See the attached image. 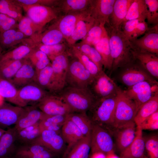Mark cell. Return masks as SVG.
Wrapping results in <instances>:
<instances>
[{
	"instance_id": "cell-1",
	"label": "cell",
	"mask_w": 158,
	"mask_h": 158,
	"mask_svg": "<svg viewBox=\"0 0 158 158\" xmlns=\"http://www.w3.org/2000/svg\"><path fill=\"white\" fill-rule=\"evenodd\" d=\"M107 31L112 59V71L133 63L135 59L131 43L121 29H115L110 26Z\"/></svg>"
},
{
	"instance_id": "cell-2",
	"label": "cell",
	"mask_w": 158,
	"mask_h": 158,
	"mask_svg": "<svg viewBox=\"0 0 158 158\" xmlns=\"http://www.w3.org/2000/svg\"><path fill=\"white\" fill-rule=\"evenodd\" d=\"M56 95L70 107L73 112L86 113L91 111L98 100L88 87L79 88L67 86Z\"/></svg>"
},
{
	"instance_id": "cell-3",
	"label": "cell",
	"mask_w": 158,
	"mask_h": 158,
	"mask_svg": "<svg viewBox=\"0 0 158 158\" xmlns=\"http://www.w3.org/2000/svg\"><path fill=\"white\" fill-rule=\"evenodd\" d=\"M137 112L134 102L122 90L116 96L113 127L118 128L134 122Z\"/></svg>"
},
{
	"instance_id": "cell-4",
	"label": "cell",
	"mask_w": 158,
	"mask_h": 158,
	"mask_svg": "<svg viewBox=\"0 0 158 158\" xmlns=\"http://www.w3.org/2000/svg\"><path fill=\"white\" fill-rule=\"evenodd\" d=\"M116 96L98 99L94 108L92 121L107 129L112 127L116 102Z\"/></svg>"
},
{
	"instance_id": "cell-5",
	"label": "cell",
	"mask_w": 158,
	"mask_h": 158,
	"mask_svg": "<svg viewBox=\"0 0 158 158\" xmlns=\"http://www.w3.org/2000/svg\"><path fill=\"white\" fill-rule=\"evenodd\" d=\"M92 123L90 143L92 153L106 155L113 153L114 145L110 132L104 127Z\"/></svg>"
},
{
	"instance_id": "cell-6",
	"label": "cell",
	"mask_w": 158,
	"mask_h": 158,
	"mask_svg": "<svg viewBox=\"0 0 158 158\" xmlns=\"http://www.w3.org/2000/svg\"><path fill=\"white\" fill-rule=\"evenodd\" d=\"M94 77L77 59L68 63L66 85L71 87L83 88L88 87Z\"/></svg>"
},
{
	"instance_id": "cell-7",
	"label": "cell",
	"mask_w": 158,
	"mask_h": 158,
	"mask_svg": "<svg viewBox=\"0 0 158 158\" xmlns=\"http://www.w3.org/2000/svg\"><path fill=\"white\" fill-rule=\"evenodd\" d=\"M88 87L98 99L116 97L122 90L103 70L94 77Z\"/></svg>"
},
{
	"instance_id": "cell-8",
	"label": "cell",
	"mask_w": 158,
	"mask_h": 158,
	"mask_svg": "<svg viewBox=\"0 0 158 158\" xmlns=\"http://www.w3.org/2000/svg\"><path fill=\"white\" fill-rule=\"evenodd\" d=\"M123 91L134 102L138 112L140 107L153 96V93L158 92L157 85L143 81L128 87Z\"/></svg>"
},
{
	"instance_id": "cell-9",
	"label": "cell",
	"mask_w": 158,
	"mask_h": 158,
	"mask_svg": "<svg viewBox=\"0 0 158 158\" xmlns=\"http://www.w3.org/2000/svg\"><path fill=\"white\" fill-rule=\"evenodd\" d=\"M33 142L44 146L61 158L67 147L61 133L54 130L41 131L40 136Z\"/></svg>"
},
{
	"instance_id": "cell-10",
	"label": "cell",
	"mask_w": 158,
	"mask_h": 158,
	"mask_svg": "<svg viewBox=\"0 0 158 158\" xmlns=\"http://www.w3.org/2000/svg\"><path fill=\"white\" fill-rule=\"evenodd\" d=\"M124 67L120 73L119 78L122 82L128 87L143 81L158 85L157 82L142 67L134 64L133 63Z\"/></svg>"
},
{
	"instance_id": "cell-11",
	"label": "cell",
	"mask_w": 158,
	"mask_h": 158,
	"mask_svg": "<svg viewBox=\"0 0 158 158\" xmlns=\"http://www.w3.org/2000/svg\"><path fill=\"white\" fill-rule=\"evenodd\" d=\"M36 106L48 115H66L73 113L70 107L56 95H48Z\"/></svg>"
},
{
	"instance_id": "cell-12",
	"label": "cell",
	"mask_w": 158,
	"mask_h": 158,
	"mask_svg": "<svg viewBox=\"0 0 158 158\" xmlns=\"http://www.w3.org/2000/svg\"><path fill=\"white\" fill-rule=\"evenodd\" d=\"M22 7L27 16L42 29L46 24L57 18L55 11L49 6L35 5Z\"/></svg>"
},
{
	"instance_id": "cell-13",
	"label": "cell",
	"mask_w": 158,
	"mask_h": 158,
	"mask_svg": "<svg viewBox=\"0 0 158 158\" xmlns=\"http://www.w3.org/2000/svg\"><path fill=\"white\" fill-rule=\"evenodd\" d=\"M13 156L16 158H61L44 146L35 142L17 145Z\"/></svg>"
},
{
	"instance_id": "cell-14",
	"label": "cell",
	"mask_w": 158,
	"mask_h": 158,
	"mask_svg": "<svg viewBox=\"0 0 158 158\" xmlns=\"http://www.w3.org/2000/svg\"><path fill=\"white\" fill-rule=\"evenodd\" d=\"M158 24L149 28L143 36L130 41L133 50L148 52L158 54Z\"/></svg>"
},
{
	"instance_id": "cell-15",
	"label": "cell",
	"mask_w": 158,
	"mask_h": 158,
	"mask_svg": "<svg viewBox=\"0 0 158 158\" xmlns=\"http://www.w3.org/2000/svg\"><path fill=\"white\" fill-rule=\"evenodd\" d=\"M51 61L55 95H57L65 87L69 61L65 52L56 56Z\"/></svg>"
},
{
	"instance_id": "cell-16",
	"label": "cell",
	"mask_w": 158,
	"mask_h": 158,
	"mask_svg": "<svg viewBox=\"0 0 158 158\" xmlns=\"http://www.w3.org/2000/svg\"><path fill=\"white\" fill-rule=\"evenodd\" d=\"M116 0H92L89 8L90 16L96 23L109 24V19Z\"/></svg>"
},
{
	"instance_id": "cell-17",
	"label": "cell",
	"mask_w": 158,
	"mask_h": 158,
	"mask_svg": "<svg viewBox=\"0 0 158 158\" xmlns=\"http://www.w3.org/2000/svg\"><path fill=\"white\" fill-rule=\"evenodd\" d=\"M18 94L20 99L27 106L29 104L36 105L50 94L33 82L18 89Z\"/></svg>"
},
{
	"instance_id": "cell-18",
	"label": "cell",
	"mask_w": 158,
	"mask_h": 158,
	"mask_svg": "<svg viewBox=\"0 0 158 158\" xmlns=\"http://www.w3.org/2000/svg\"><path fill=\"white\" fill-rule=\"evenodd\" d=\"M25 111L24 107L5 102L0 106V128L5 129L16 124Z\"/></svg>"
},
{
	"instance_id": "cell-19",
	"label": "cell",
	"mask_w": 158,
	"mask_h": 158,
	"mask_svg": "<svg viewBox=\"0 0 158 158\" xmlns=\"http://www.w3.org/2000/svg\"><path fill=\"white\" fill-rule=\"evenodd\" d=\"M114 129L116 147L121 153L130 145L134 139L136 134V126L133 122Z\"/></svg>"
},
{
	"instance_id": "cell-20",
	"label": "cell",
	"mask_w": 158,
	"mask_h": 158,
	"mask_svg": "<svg viewBox=\"0 0 158 158\" xmlns=\"http://www.w3.org/2000/svg\"><path fill=\"white\" fill-rule=\"evenodd\" d=\"M90 14L88 10L80 13L66 14L59 19L53 27L59 30L67 40L72 34L78 20Z\"/></svg>"
},
{
	"instance_id": "cell-21",
	"label": "cell",
	"mask_w": 158,
	"mask_h": 158,
	"mask_svg": "<svg viewBox=\"0 0 158 158\" xmlns=\"http://www.w3.org/2000/svg\"><path fill=\"white\" fill-rule=\"evenodd\" d=\"M37 72L30 61L26 59L10 82L16 87L21 88L29 83L35 82Z\"/></svg>"
},
{
	"instance_id": "cell-22",
	"label": "cell",
	"mask_w": 158,
	"mask_h": 158,
	"mask_svg": "<svg viewBox=\"0 0 158 158\" xmlns=\"http://www.w3.org/2000/svg\"><path fill=\"white\" fill-rule=\"evenodd\" d=\"M24 107V112L13 127L16 131L20 130L39 122L45 114L36 105L27 106Z\"/></svg>"
},
{
	"instance_id": "cell-23",
	"label": "cell",
	"mask_w": 158,
	"mask_h": 158,
	"mask_svg": "<svg viewBox=\"0 0 158 158\" xmlns=\"http://www.w3.org/2000/svg\"><path fill=\"white\" fill-rule=\"evenodd\" d=\"M145 142L142 130L136 126L135 137L130 145L120 153V158H143L145 157Z\"/></svg>"
},
{
	"instance_id": "cell-24",
	"label": "cell",
	"mask_w": 158,
	"mask_h": 158,
	"mask_svg": "<svg viewBox=\"0 0 158 158\" xmlns=\"http://www.w3.org/2000/svg\"><path fill=\"white\" fill-rule=\"evenodd\" d=\"M133 0H116L109 19V25L116 29H121L122 23Z\"/></svg>"
},
{
	"instance_id": "cell-25",
	"label": "cell",
	"mask_w": 158,
	"mask_h": 158,
	"mask_svg": "<svg viewBox=\"0 0 158 158\" xmlns=\"http://www.w3.org/2000/svg\"><path fill=\"white\" fill-rule=\"evenodd\" d=\"M134 57L138 60L142 66L152 76L158 78V58L157 55L143 51L133 50Z\"/></svg>"
},
{
	"instance_id": "cell-26",
	"label": "cell",
	"mask_w": 158,
	"mask_h": 158,
	"mask_svg": "<svg viewBox=\"0 0 158 158\" xmlns=\"http://www.w3.org/2000/svg\"><path fill=\"white\" fill-rule=\"evenodd\" d=\"M61 133L64 141L68 145L65 152L69 150L84 137L79 128L68 119L62 126Z\"/></svg>"
},
{
	"instance_id": "cell-27",
	"label": "cell",
	"mask_w": 158,
	"mask_h": 158,
	"mask_svg": "<svg viewBox=\"0 0 158 158\" xmlns=\"http://www.w3.org/2000/svg\"><path fill=\"white\" fill-rule=\"evenodd\" d=\"M16 130L8 129L0 138V158L12 156L16 149Z\"/></svg>"
},
{
	"instance_id": "cell-28",
	"label": "cell",
	"mask_w": 158,
	"mask_h": 158,
	"mask_svg": "<svg viewBox=\"0 0 158 158\" xmlns=\"http://www.w3.org/2000/svg\"><path fill=\"white\" fill-rule=\"evenodd\" d=\"M91 135L84 136L69 150L64 152L61 158H90Z\"/></svg>"
},
{
	"instance_id": "cell-29",
	"label": "cell",
	"mask_w": 158,
	"mask_h": 158,
	"mask_svg": "<svg viewBox=\"0 0 158 158\" xmlns=\"http://www.w3.org/2000/svg\"><path fill=\"white\" fill-rule=\"evenodd\" d=\"M0 95L4 99L16 106L22 107L27 106L19 98L18 89L15 85L0 75Z\"/></svg>"
},
{
	"instance_id": "cell-30",
	"label": "cell",
	"mask_w": 158,
	"mask_h": 158,
	"mask_svg": "<svg viewBox=\"0 0 158 158\" xmlns=\"http://www.w3.org/2000/svg\"><path fill=\"white\" fill-rule=\"evenodd\" d=\"M95 23L90 14L79 19L71 35L67 40L68 43L72 46L78 40L83 39Z\"/></svg>"
},
{
	"instance_id": "cell-31",
	"label": "cell",
	"mask_w": 158,
	"mask_h": 158,
	"mask_svg": "<svg viewBox=\"0 0 158 158\" xmlns=\"http://www.w3.org/2000/svg\"><path fill=\"white\" fill-rule=\"evenodd\" d=\"M18 29L35 44L39 43L42 29L27 16H23L18 22Z\"/></svg>"
},
{
	"instance_id": "cell-32",
	"label": "cell",
	"mask_w": 158,
	"mask_h": 158,
	"mask_svg": "<svg viewBox=\"0 0 158 158\" xmlns=\"http://www.w3.org/2000/svg\"><path fill=\"white\" fill-rule=\"evenodd\" d=\"M158 110V94L157 92L139 109L134 119V122L136 126H140L147 118Z\"/></svg>"
},
{
	"instance_id": "cell-33",
	"label": "cell",
	"mask_w": 158,
	"mask_h": 158,
	"mask_svg": "<svg viewBox=\"0 0 158 158\" xmlns=\"http://www.w3.org/2000/svg\"><path fill=\"white\" fill-rule=\"evenodd\" d=\"M39 122L20 130H16L17 146L33 143L37 139L41 133Z\"/></svg>"
},
{
	"instance_id": "cell-34",
	"label": "cell",
	"mask_w": 158,
	"mask_h": 158,
	"mask_svg": "<svg viewBox=\"0 0 158 158\" xmlns=\"http://www.w3.org/2000/svg\"><path fill=\"white\" fill-rule=\"evenodd\" d=\"M94 47L102 57L104 68L109 70H111L112 62L109 38L107 30L105 28L100 39Z\"/></svg>"
},
{
	"instance_id": "cell-35",
	"label": "cell",
	"mask_w": 158,
	"mask_h": 158,
	"mask_svg": "<svg viewBox=\"0 0 158 158\" xmlns=\"http://www.w3.org/2000/svg\"><path fill=\"white\" fill-rule=\"evenodd\" d=\"M35 82L50 94L55 95L53 73L51 63L37 73Z\"/></svg>"
},
{
	"instance_id": "cell-36",
	"label": "cell",
	"mask_w": 158,
	"mask_h": 158,
	"mask_svg": "<svg viewBox=\"0 0 158 158\" xmlns=\"http://www.w3.org/2000/svg\"><path fill=\"white\" fill-rule=\"evenodd\" d=\"M147 11V7L145 0H133L122 23L134 19H138L141 22L145 21Z\"/></svg>"
},
{
	"instance_id": "cell-37",
	"label": "cell",
	"mask_w": 158,
	"mask_h": 158,
	"mask_svg": "<svg viewBox=\"0 0 158 158\" xmlns=\"http://www.w3.org/2000/svg\"><path fill=\"white\" fill-rule=\"evenodd\" d=\"M68 115H49L45 114L39 122L40 131L49 130L61 133L62 126L67 120Z\"/></svg>"
},
{
	"instance_id": "cell-38",
	"label": "cell",
	"mask_w": 158,
	"mask_h": 158,
	"mask_svg": "<svg viewBox=\"0 0 158 158\" xmlns=\"http://www.w3.org/2000/svg\"><path fill=\"white\" fill-rule=\"evenodd\" d=\"M0 13L19 22L23 18L22 8L16 0H0Z\"/></svg>"
},
{
	"instance_id": "cell-39",
	"label": "cell",
	"mask_w": 158,
	"mask_h": 158,
	"mask_svg": "<svg viewBox=\"0 0 158 158\" xmlns=\"http://www.w3.org/2000/svg\"><path fill=\"white\" fill-rule=\"evenodd\" d=\"M27 37L18 28L12 29L0 33V45L9 47L25 40Z\"/></svg>"
},
{
	"instance_id": "cell-40",
	"label": "cell",
	"mask_w": 158,
	"mask_h": 158,
	"mask_svg": "<svg viewBox=\"0 0 158 158\" xmlns=\"http://www.w3.org/2000/svg\"><path fill=\"white\" fill-rule=\"evenodd\" d=\"M67 118L79 128L84 136L91 135L92 121L86 113H72L68 115Z\"/></svg>"
},
{
	"instance_id": "cell-41",
	"label": "cell",
	"mask_w": 158,
	"mask_h": 158,
	"mask_svg": "<svg viewBox=\"0 0 158 158\" xmlns=\"http://www.w3.org/2000/svg\"><path fill=\"white\" fill-rule=\"evenodd\" d=\"M37 45L32 46L23 45L12 50L3 54L0 57V61L6 60H20L27 59Z\"/></svg>"
},
{
	"instance_id": "cell-42",
	"label": "cell",
	"mask_w": 158,
	"mask_h": 158,
	"mask_svg": "<svg viewBox=\"0 0 158 158\" xmlns=\"http://www.w3.org/2000/svg\"><path fill=\"white\" fill-rule=\"evenodd\" d=\"M25 59L6 60L0 61V75L10 81L23 65Z\"/></svg>"
},
{
	"instance_id": "cell-43",
	"label": "cell",
	"mask_w": 158,
	"mask_h": 158,
	"mask_svg": "<svg viewBox=\"0 0 158 158\" xmlns=\"http://www.w3.org/2000/svg\"><path fill=\"white\" fill-rule=\"evenodd\" d=\"M92 0H66L62 1L61 8L67 14L83 12L90 6Z\"/></svg>"
},
{
	"instance_id": "cell-44",
	"label": "cell",
	"mask_w": 158,
	"mask_h": 158,
	"mask_svg": "<svg viewBox=\"0 0 158 158\" xmlns=\"http://www.w3.org/2000/svg\"><path fill=\"white\" fill-rule=\"evenodd\" d=\"M35 48L31 52L27 59L35 68L37 74L40 70L51 63L50 59L45 53L38 49Z\"/></svg>"
},
{
	"instance_id": "cell-45",
	"label": "cell",
	"mask_w": 158,
	"mask_h": 158,
	"mask_svg": "<svg viewBox=\"0 0 158 158\" xmlns=\"http://www.w3.org/2000/svg\"><path fill=\"white\" fill-rule=\"evenodd\" d=\"M64 37L58 29L52 27L44 33L41 34L39 43L46 45H53L61 43Z\"/></svg>"
},
{
	"instance_id": "cell-46",
	"label": "cell",
	"mask_w": 158,
	"mask_h": 158,
	"mask_svg": "<svg viewBox=\"0 0 158 158\" xmlns=\"http://www.w3.org/2000/svg\"><path fill=\"white\" fill-rule=\"evenodd\" d=\"M104 25L96 23L89 30L81 42L94 46L100 39L105 28Z\"/></svg>"
},
{
	"instance_id": "cell-47",
	"label": "cell",
	"mask_w": 158,
	"mask_h": 158,
	"mask_svg": "<svg viewBox=\"0 0 158 158\" xmlns=\"http://www.w3.org/2000/svg\"><path fill=\"white\" fill-rule=\"evenodd\" d=\"M72 52L73 56L78 60L95 77L100 72L97 66L86 55L81 52L74 46L72 47Z\"/></svg>"
},
{
	"instance_id": "cell-48",
	"label": "cell",
	"mask_w": 158,
	"mask_h": 158,
	"mask_svg": "<svg viewBox=\"0 0 158 158\" xmlns=\"http://www.w3.org/2000/svg\"><path fill=\"white\" fill-rule=\"evenodd\" d=\"M37 48L45 53L51 61L56 56L65 53V47L61 43L53 45H46L42 44L37 45Z\"/></svg>"
},
{
	"instance_id": "cell-49",
	"label": "cell",
	"mask_w": 158,
	"mask_h": 158,
	"mask_svg": "<svg viewBox=\"0 0 158 158\" xmlns=\"http://www.w3.org/2000/svg\"><path fill=\"white\" fill-rule=\"evenodd\" d=\"M147 11L146 19L149 24L157 25L158 23V0H145Z\"/></svg>"
},
{
	"instance_id": "cell-50",
	"label": "cell",
	"mask_w": 158,
	"mask_h": 158,
	"mask_svg": "<svg viewBox=\"0 0 158 158\" xmlns=\"http://www.w3.org/2000/svg\"><path fill=\"white\" fill-rule=\"evenodd\" d=\"M145 150L149 158H158V137L154 135L144 138Z\"/></svg>"
},
{
	"instance_id": "cell-51",
	"label": "cell",
	"mask_w": 158,
	"mask_h": 158,
	"mask_svg": "<svg viewBox=\"0 0 158 158\" xmlns=\"http://www.w3.org/2000/svg\"><path fill=\"white\" fill-rule=\"evenodd\" d=\"M17 21L8 16L0 13V33L18 28Z\"/></svg>"
},
{
	"instance_id": "cell-52",
	"label": "cell",
	"mask_w": 158,
	"mask_h": 158,
	"mask_svg": "<svg viewBox=\"0 0 158 158\" xmlns=\"http://www.w3.org/2000/svg\"><path fill=\"white\" fill-rule=\"evenodd\" d=\"M143 130H154L158 129V110L153 114L139 126Z\"/></svg>"
},
{
	"instance_id": "cell-53",
	"label": "cell",
	"mask_w": 158,
	"mask_h": 158,
	"mask_svg": "<svg viewBox=\"0 0 158 158\" xmlns=\"http://www.w3.org/2000/svg\"><path fill=\"white\" fill-rule=\"evenodd\" d=\"M141 22L138 19H134L126 21L122 23V31L129 40L137 25Z\"/></svg>"
},
{
	"instance_id": "cell-54",
	"label": "cell",
	"mask_w": 158,
	"mask_h": 158,
	"mask_svg": "<svg viewBox=\"0 0 158 158\" xmlns=\"http://www.w3.org/2000/svg\"><path fill=\"white\" fill-rule=\"evenodd\" d=\"M21 6H28L35 5H40L49 6L56 3L54 0H16Z\"/></svg>"
},
{
	"instance_id": "cell-55",
	"label": "cell",
	"mask_w": 158,
	"mask_h": 158,
	"mask_svg": "<svg viewBox=\"0 0 158 158\" xmlns=\"http://www.w3.org/2000/svg\"><path fill=\"white\" fill-rule=\"evenodd\" d=\"M89 58L97 66L100 71L103 70L102 57L94 47H91Z\"/></svg>"
},
{
	"instance_id": "cell-56",
	"label": "cell",
	"mask_w": 158,
	"mask_h": 158,
	"mask_svg": "<svg viewBox=\"0 0 158 158\" xmlns=\"http://www.w3.org/2000/svg\"><path fill=\"white\" fill-rule=\"evenodd\" d=\"M147 23L145 21L140 22L137 25L129 40L130 41L137 39L144 34L148 30Z\"/></svg>"
},
{
	"instance_id": "cell-57",
	"label": "cell",
	"mask_w": 158,
	"mask_h": 158,
	"mask_svg": "<svg viewBox=\"0 0 158 158\" xmlns=\"http://www.w3.org/2000/svg\"><path fill=\"white\" fill-rule=\"evenodd\" d=\"M74 46L89 57L92 46L88 44L81 42L78 45Z\"/></svg>"
},
{
	"instance_id": "cell-58",
	"label": "cell",
	"mask_w": 158,
	"mask_h": 158,
	"mask_svg": "<svg viewBox=\"0 0 158 158\" xmlns=\"http://www.w3.org/2000/svg\"><path fill=\"white\" fill-rule=\"evenodd\" d=\"M6 130H4L0 128V138L5 133Z\"/></svg>"
},
{
	"instance_id": "cell-59",
	"label": "cell",
	"mask_w": 158,
	"mask_h": 158,
	"mask_svg": "<svg viewBox=\"0 0 158 158\" xmlns=\"http://www.w3.org/2000/svg\"><path fill=\"white\" fill-rule=\"evenodd\" d=\"M4 99L0 95V106L4 102Z\"/></svg>"
},
{
	"instance_id": "cell-60",
	"label": "cell",
	"mask_w": 158,
	"mask_h": 158,
	"mask_svg": "<svg viewBox=\"0 0 158 158\" xmlns=\"http://www.w3.org/2000/svg\"><path fill=\"white\" fill-rule=\"evenodd\" d=\"M2 49L0 50V57L3 54L2 53Z\"/></svg>"
},
{
	"instance_id": "cell-61",
	"label": "cell",
	"mask_w": 158,
	"mask_h": 158,
	"mask_svg": "<svg viewBox=\"0 0 158 158\" xmlns=\"http://www.w3.org/2000/svg\"><path fill=\"white\" fill-rule=\"evenodd\" d=\"M4 158H16L14 157L13 156H11V157H5Z\"/></svg>"
},
{
	"instance_id": "cell-62",
	"label": "cell",
	"mask_w": 158,
	"mask_h": 158,
	"mask_svg": "<svg viewBox=\"0 0 158 158\" xmlns=\"http://www.w3.org/2000/svg\"><path fill=\"white\" fill-rule=\"evenodd\" d=\"M2 49V46L0 45V50Z\"/></svg>"
},
{
	"instance_id": "cell-63",
	"label": "cell",
	"mask_w": 158,
	"mask_h": 158,
	"mask_svg": "<svg viewBox=\"0 0 158 158\" xmlns=\"http://www.w3.org/2000/svg\"><path fill=\"white\" fill-rule=\"evenodd\" d=\"M143 158H148L147 157H145Z\"/></svg>"
}]
</instances>
